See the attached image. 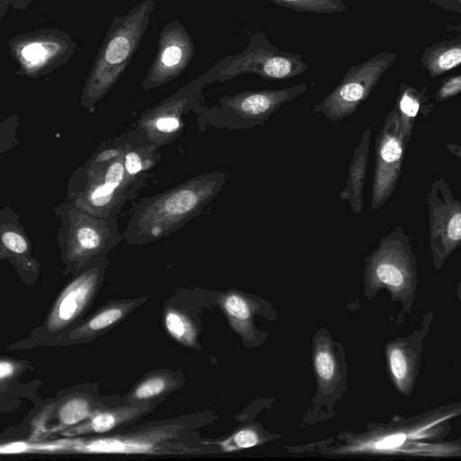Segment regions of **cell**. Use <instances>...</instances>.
Returning a JSON list of instances; mask_svg holds the SVG:
<instances>
[{
	"mask_svg": "<svg viewBox=\"0 0 461 461\" xmlns=\"http://www.w3.org/2000/svg\"><path fill=\"white\" fill-rule=\"evenodd\" d=\"M223 171L193 176L162 193L139 201L122 233L130 245L157 241L198 216L228 180Z\"/></svg>",
	"mask_w": 461,
	"mask_h": 461,
	"instance_id": "6da1fadb",
	"label": "cell"
},
{
	"mask_svg": "<svg viewBox=\"0 0 461 461\" xmlns=\"http://www.w3.org/2000/svg\"><path fill=\"white\" fill-rule=\"evenodd\" d=\"M123 133L104 141L71 174L65 201L92 215L116 217L153 174L131 176L123 166Z\"/></svg>",
	"mask_w": 461,
	"mask_h": 461,
	"instance_id": "7a4b0ae2",
	"label": "cell"
},
{
	"mask_svg": "<svg viewBox=\"0 0 461 461\" xmlns=\"http://www.w3.org/2000/svg\"><path fill=\"white\" fill-rule=\"evenodd\" d=\"M155 5V0H143L113 17L82 90L80 104L85 109L92 111L124 72L140 47Z\"/></svg>",
	"mask_w": 461,
	"mask_h": 461,
	"instance_id": "3957f363",
	"label": "cell"
},
{
	"mask_svg": "<svg viewBox=\"0 0 461 461\" xmlns=\"http://www.w3.org/2000/svg\"><path fill=\"white\" fill-rule=\"evenodd\" d=\"M63 274L73 275L96 256L107 255L122 240L116 217L92 215L64 201L54 207Z\"/></svg>",
	"mask_w": 461,
	"mask_h": 461,
	"instance_id": "277c9868",
	"label": "cell"
},
{
	"mask_svg": "<svg viewBox=\"0 0 461 461\" xmlns=\"http://www.w3.org/2000/svg\"><path fill=\"white\" fill-rule=\"evenodd\" d=\"M107 267L106 255L96 256L85 264L59 292L42 324L35 328L29 338L10 348L50 346L79 322L91 307Z\"/></svg>",
	"mask_w": 461,
	"mask_h": 461,
	"instance_id": "5b68a950",
	"label": "cell"
},
{
	"mask_svg": "<svg viewBox=\"0 0 461 461\" xmlns=\"http://www.w3.org/2000/svg\"><path fill=\"white\" fill-rule=\"evenodd\" d=\"M306 84L281 89L246 90L221 96L212 106L196 112L198 129L247 130L263 125L283 104L304 94Z\"/></svg>",
	"mask_w": 461,
	"mask_h": 461,
	"instance_id": "8992f818",
	"label": "cell"
},
{
	"mask_svg": "<svg viewBox=\"0 0 461 461\" xmlns=\"http://www.w3.org/2000/svg\"><path fill=\"white\" fill-rule=\"evenodd\" d=\"M303 55L276 48L266 33H253L245 50L227 55L202 74L206 85L225 82L242 74H255L265 79H289L308 69Z\"/></svg>",
	"mask_w": 461,
	"mask_h": 461,
	"instance_id": "52a82bcc",
	"label": "cell"
},
{
	"mask_svg": "<svg viewBox=\"0 0 461 461\" xmlns=\"http://www.w3.org/2000/svg\"><path fill=\"white\" fill-rule=\"evenodd\" d=\"M412 238L402 225L394 227L379 241L373 253L366 257L365 280L372 289L387 288L394 295L411 292L417 282V259L412 251Z\"/></svg>",
	"mask_w": 461,
	"mask_h": 461,
	"instance_id": "ba28073f",
	"label": "cell"
},
{
	"mask_svg": "<svg viewBox=\"0 0 461 461\" xmlns=\"http://www.w3.org/2000/svg\"><path fill=\"white\" fill-rule=\"evenodd\" d=\"M205 85L200 75L142 113L131 130L139 142L158 149L174 142L185 126V116L196 113L203 104L202 91Z\"/></svg>",
	"mask_w": 461,
	"mask_h": 461,
	"instance_id": "9c48e42d",
	"label": "cell"
},
{
	"mask_svg": "<svg viewBox=\"0 0 461 461\" xmlns=\"http://www.w3.org/2000/svg\"><path fill=\"white\" fill-rule=\"evenodd\" d=\"M397 58L396 52L381 51L357 65H351L339 84L312 110L330 122L353 114L366 101L383 74Z\"/></svg>",
	"mask_w": 461,
	"mask_h": 461,
	"instance_id": "30bf717a",
	"label": "cell"
},
{
	"mask_svg": "<svg viewBox=\"0 0 461 461\" xmlns=\"http://www.w3.org/2000/svg\"><path fill=\"white\" fill-rule=\"evenodd\" d=\"M17 75L40 78L67 63L77 44L67 32L43 28L16 35L7 42Z\"/></svg>",
	"mask_w": 461,
	"mask_h": 461,
	"instance_id": "8fae6325",
	"label": "cell"
},
{
	"mask_svg": "<svg viewBox=\"0 0 461 461\" xmlns=\"http://www.w3.org/2000/svg\"><path fill=\"white\" fill-rule=\"evenodd\" d=\"M426 203L433 265L439 269L461 242V203L449 184L438 176L426 194Z\"/></svg>",
	"mask_w": 461,
	"mask_h": 461,
	"instance_id": "7c38bea8",
	"label": "cell"
},
{
	"mask_svg": "<svg viewBox=\"0 0 461 461\" xmlns=\"http://www.w3.org/2000/svg\"><path fill=\"white\" fill-rule=\"evenodd\" d=\"M407 148L398 113L393 106L386 114L375 140L371 194L373 210L384 206L395 190Z\"/></svg>",
	"mask_w": 461,
	"mask_h": 461,
	"instance_id": "4fadbf2b",
	"label": "cell"
},
{
	"mask_svg": "<svg viewBox=\"0 0 461 461\" xmlns=\"http://www.w3.org/2000/svg\"><path fill=\"white\" fill-rule=\"evenodd\" d=\"M157 54L142 81L141 87L150 90L180 76L194 54V43L185 27L174 20L158 35Z\"/></svg>",
	"mask_w": 461,
	"mask_h": 461,
	"instance_id": "5bb4252c",
	"label": "cell"
},
{
	"mask_svg": "<svg viewBox=\"0 0 461 461\" xmlns=\"http://www.w3.org/2000/svg\"><path fill=\"white\" fill-rule=\"evenodd\" d=\"M31 240L17 212L10 206L0 208V260H7L27 285L37 284L41 264L32 256Z\"/></svg>",
	"mask_w": 461,
	"mask_h": 461,
	"instance_id": "9a60e30c",
	"label": "cell"
},
{
	"mask_svg": "<svg viewBox=\"0 0 461 461\" xmlns=\"http://www.w3.org/2000/svg\"><path fill=\"white\" fill-rule=\"evenodd\" d=\"M147 299L138 297L108 301L56 339L50 346H71L94 340L122 322Z\"/></svg>",
	"mask_w": 461,
	"mask_h": 461,
	"instance_id": "2e32d148",
	"label": "cell"
},
{
	"mask_svg": "<svg viewBox=\"0 0 461 461\" xmlns=\"http://www.w3.org/2000/svg\"><path fill=\"white\" fill-rule=\"evenodd\" d=\"M156 405L150 403H103L85 420L61 432L68 438L105 435L138 423Z\"/></svg>",
	"mask_w": 461,
	"mask_h": 461,
	"instance_id": "e0dca14e",
	"label": "cell"
},
{
	"mask_svg": "<svg viewBox=\"0 0 461 461\" xmlns=\"http://www.w3.org/2000/svg\"><path fill=\"white\" fill-rule=\"evenodd\" d=\"M181 372L158 369L147 373L118 403H150L157 405L185 384Z\"/></svg>",
	"mask_w": 461,
	"mask_h": 461,
	"instance_id": "ac0fdd59",
	"label": "cell"
},
{
	"mask_svg": "<svg viewBox=\"0 0 461 461\" xmlns=\"http://www.w3.org/2000/svg\"><path fill=\"white\" fill-rule=\"evenodd\" d=\"M371 136L372 128L369 126L362 132L359 143L353 152L347 184L339 193V198L348 201L351 211L356 214L360 213L364 207L363 188L367 170Z\"/></svg>",
	"mask_w": 461,
	"mask_h": 461,
	"instance_id": "d6986e66",
	"label": "cell"
},
{
	"mask_svg": "<svg viewBox=\"0 0 461 461\" xmlns=\"http://www.w3.org/2000/svg\"><path fill=\"white\" fill-rule=\"evenodd\" d=\"M216 302L233 330L244 342L254 340L253 317L257 311V302L249 294L233 289L221 293Z\"/></svg>",
	"mask_w": 461,
	"mask_h": 461,
	"instance_id": "ffe728a7",
	"label": "cell"
},
{
	"mask_svg": "<svg viewBox=\"0 0 461 461\" xmlns=\"http://www.w3.org/2000/svg\"><path fill=\"white\" fill-rule=\"evenodd\" d=\"M427 87L417 89L406 83H401L395 104L401 129L407 146L411 141L414 122L420 113L427 116L433 108V104L429 103Z\"/></svg>",
	"mask_w": 461,
	"mask_h": 461,
	"instance_id": "44dd1931",
	"label": "cell"
},
{
	"mask_svg": "<svg viewBox=\"0 0 461 461\" xmlns=\"http://www.w3.org/2000/svg\"><path fill=\"white\" fill-rule=\"evenodd\" d=\"M420 63L431 77H437L457 68L461 63V40H444L427 47Z\"/></svg>",
	"mask_w": 461,
	"mask_h": 461,
	"instance_id": "7402d4cb",
	"label": "cell"
},
{
	"mask_svg": "<svg viewBox=\"0 0 461 461\" xmlns=\"http://www.w3.org/2000/svg\"><path fill=\"white\" fill-rule=\"evenodd\" d=\"M158 148L139 142L131 131L123 133L122 156L126 172L133 177L151 175L149 171L160 160Z\"/></svg>",
	"mask_w": 461,
	"mask_h": 461,
	"instance_id": "603a6c76",
	"label": "cell"
},
{
	"mask_svg": "<svg viewBox=\"0 0 461 461\" xmlns=\"http://www.w3.org/2000/svg\"><path fill=\"white\" fill-rule=\"evenodd\" d=\"M104 403L86 393H76L61 400L58 411V425L52 432L63 431L87 419L95 409Z\"/></svg>",
	"mask_w": 461,
	"mask_h": 461,
	"instance_id": "cb8c5ba5",
	"label": "cell"
},
{
	"mask_svg": "<svg viewBox=\"0 0 461 461\" xmlns=\"http://www.w3.org/2000/svg\"><path fill=\"white\" fill-rule=\"evenodd\" d=\"M164 324L172 339L182 346L199 348L198 325L192 317L184 311L166 304L164 309Z\"/></svg>",
	"mask_w": 461,
	"mask_h": 461,
	"instance_id": "d4e9b609",
	"label": "cell"
},
{
	"mask_svg": "<svg viewBox=\"0 0 461 461\" xmlns=\"http://www.w3.org/2000/svg\"><path fill=\"white\" fill-rule=\"evenodd\" d=\"M202 444L213 447L218 453H231L250 448L263 442V435L256 425H243L231 434L217 439H201Z\"/></svg>",
	"mask_w": 461,
	"mask_h": 461,
	"instance_id": "484cf974",
	"label": "cell"
},
{
	"mask_svg": "<svg viewBox=\"0 0 461 461\" xmlns=\"http://www.w3.org/2000/svg\"><path fill=\"white\" fill-rule=\"evenodd\" d=\"M274 4L300 13L331 14L346 10L342 0H270Z\"/></svg>",
	"mask_w": 461,
	"mask_h": 461,
	"instance_id": "4316f807",
	"label": "cell"
},
{
	"mask_svg": "<svg viewBox=\"0 0 461 461\" xmlns=\"http://www.w3.org/2000/svg\"><path fill=\"white\" fill-rule=\"evenodd\" d=\"M390 370L401 389L410 385L412 375V362L403 348L394 347L388 352Z\"/></svg>",
	"mask_w": 461,
	"mask_h": 461,
	"instance_id": "83f0119b",
	"label": "cell"
},
{
	"mask_svg": "<svg viewBox=\"0 0 461 461\" xmlns=\"http://www.w3.org/2000/svg\"><path fill=\"white\" fill-rule=\"evenodd\" d=\"M314 365L319 381L323 385H329L336 374V362L332 352L324 347L316 349L314 353Z\"/></svg>",
	"mask_w": 461,
	"mask_h": 461,
	"instance_id": "f1b7e54d",
	"label": "cell"
},
{
	"mask_svg": "<svg viewBox=\"0 0 461 461\" xmlns=\"http://www.w3.org/2000/svg\"><path fill=\"white\" fill-rule=\"evenodd\" d=\"M20 120L16 114L0 119V154L13 149L18 143Z\"/></svg>",
	"mask_w": 461,
	"mask_h": 461,
	"instance_id": "f546056e",
	"label": "cell"
},
{
	"mask_svg": "<svg viewBox=\"0 0 461 461\" xmlns=\"http://www.w3.org/2000/svg\"><path fill=\"white\" fill-rule=\"evenodd\" d=\"M30 366L29 362L0 357V384H8L20 376Z\"/></svg>",
	"mask_w": 461,
	"mask_h": 461,
	"instance_id": "4dcf8cb0",
	"label": "cell"
},
{
	"mask_svg": "<svg viewBox=\"0 0 461 461\" xmlns=\"http://www.w3.org/2000/svg\"><path fill=\"white\" fill-rule=\"evenodd\" d=\"M461 92V75L454 74L444 78L434 95L437 103H444Z\"/></svg>",
	"mask_w": 461,
	"mask_h": 461,
	"instance_id": "1f68e13d",
	"label": "cell"
},
{
	"mask_svg": "<svg viewBox=\"0 0 461 461\" xmlns=\"http://www.w3.org/2000/svg\"><path fill=\"white\" fill-rule=\"evenodd\" d=\"M406 439V436L404 434H393L385 437L382 440L377 441L375 444V448L378 449H390L397 447L403 444Z\"/></svg>",
	"mask_w": 461,
	"mask_h": 461,
	"instance_id": "d6a6232c",
	"label": "cell"
},
{
	"mask_svg": "<svg viewBox=\"0 0 461 461\" xmlns=\"http://www.w3.org/2000/svg\"><path fill=\"white\" fill-rule=\"evenodd\" d=\"M429 3L444 10L461 14V0H429Z\"/></svg>",
	"mask_w": 461,
	"mask_h": 461,
	"instance_id": "836d02e7",
	"label": "cell"
},
{
	"mask_svg": "<svg viewBox=\"0 0 461 461\" xmlns=\"http://www.w3.org/2000/svg\"><path fill=\"white\" fill-rule=\"evenodd\" d=\"M41 0H0V8L8 10L9 7L13 9H26L32 2Z\"/></svg>",
	"mask_w": 461,
	"mask_h": 461,
	"instance_id": "e575fe53",
	"label": "cell"
},
{
	"mask_svg": "<svg viewBox=\"0 0 461 461\" xmlns=\"http://www.w3.org/2000/svg\"><path fill=\"white\" fill-rule=\"evenodd\" d=\"M447 149L453 156L456 157L457 158H461V146L458 143L447 144Z\"/></svg>",
	"mask_w": 461,
	"mask_h": 461,
	"instance_id": "d590c367",
	"label": "cell"
},
{
	"mask_svg": "<svg viewBox=\"0 0 461 461\" xmlns=\"http://www.w3.org/2000/svg\"><path fill=\"white\" fill-rule=\"evenodd\" d=\"M8 384H0V391H4L7 388Z\"/></svg>",
	"mask_w": 461,
	"mask_h": 461,
	"instance_id": "8d00e7d4",
	"label": "cell"
},
{
	"mask_svg": "<svg viewBox=\"0 0 461 461\" xmlns=\"http://www.w3.org/2000/svg\"><path fill=\"white\" fill-rule=\"evenodd\" d=\"M7 12V10L0 8V18Z\"/></svg>",
	"mask_w": 461,
	"mask_h": 461,
	"instance_id": "74e56055",
	"label": "cell"
}]
</instances>
